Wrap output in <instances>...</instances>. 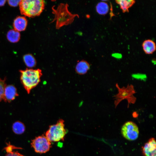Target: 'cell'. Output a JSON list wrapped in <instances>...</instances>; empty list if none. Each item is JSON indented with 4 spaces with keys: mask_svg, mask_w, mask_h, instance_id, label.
Instances as JSON below:
<instances>
[{
    "mask_svg": "<svg viewBox=\"0 0 156 156\" xmlns=\"http://www.w3.org/2000/svg\"><path fill=\"white\" fill-rule=\"evenodd\" d=\"M20 72L21 83L27 93L29 94L31 90L40 82L42 75V70L39 69L27 68L24 70H21Z\"/></svg>",
    "mask_w": 156,
    "mask_h": 156,
    "instance_id": "1",
    "label": "cell"
},
{
    "mask_svg": "<svg viewBox=\"0 0 156 156\" xmlns=\"http://www.w3.org/2000/svg\"><path fill=\"white\" fill-rule=\"evenodd\" d=\"M22 14L29 17L39 16L44 8V3L42 0H22L19 3Z\"/></svg>",
    "mask_w": 156,
    "mask_h": 156,
    "instance_id": "2",
    "label": "cell"
},
{
    "mask_svg": "<svg viewBox=\"0 0 156 156\" xmlns=\"http://www.w3.org/2000/svg\"><path fill=\"white\" fill-rule=\"evenodd\" d=\"M64 120L59 119L55 124L49 126L45 136L51 142L63 141L66 133Z\"/></svg>",
    "mask_w": 156,
    "mask_h": 156,
    "instance_id": "3",
    "label": "cell"
},
{
    "mask_svg": "<svg viewBox=\"0 0 156 156\" xmlns=\"http://www.w3.org/2000/svg\"><path fill=\"white\" fill-rule=\"evenodd\" d=\"M116 87L118 89V93L113 96L114 97V104L115 108L121 101L124 99L127 100L128 102V108L130 104H134L135 103L136 98L133 94L136 92L132 85L128 84L126 87H123L120 88L117 83Z\"/></svg>",
    "mask_w": 156,
    "mask_h": 156,
    "instance_id": "4",
    "label": "cell"
},
{
    "mask_svg": "<svg viewBox=\"0 0 156 156\" xmlns=\"http://www.w3.org/2000/svg\"><path fill=\"white\" fill-rule=\"evenodd\" d=\"M67 5V4H62L59 5L56 10L53 9L55 16L54 21L57 20V28L70 23L75 16V15L69 12Z\"/></svg>",
    "mask_w": 156,
    "mask_h": 156,
    "instance_id": "5",
    "label": "cell"
},
{
    "mask_svg": "<svg viewBox=\"0 0 156 156\" xmlns=\"http://www.w3.org/2000/svg\"><path fill=\"white\" fill-rule=\"evenodd\" d=\"M121 132L123 137L130 141L136 140L139 133L138 126L132 121H128L125 122L122 127Z\"/></svg>",
    "mask_w": 156,
    "mask_h": 156,
    "instance_id": "6",
    "label": "cell"
},
{
    "mask_svg": "<svg viewBox=\"0 0 156 156\" xmlns=\"http://www.w3.org/2000/svg\"><path fill=\"white\" fill-rule=\"evenodd\" d=\"M31 144L36 152L40 154L48 152L51 147V142L43 135L36 137Z\"/></svg>",
    "mask_w": 156,
    "mask_h": 156,
    "instance_id": "7",
    "label": "cell"
},
{
    "mask_svg": "<svg viewBox=\"0 0 156 156\" xmlns=\"http://www.w3.org/2000/svg\"><path fill=\"white\" fill-rule=\"evenodd\" d=\"M144 156H156V143L154 138H150L142 147Z\"/></svg>",
    "mask_w": 156,
    "mask_h": 156,
    "instance_id": "8",
    "label": "cell"
},
{
    "mask_svg": "<svg viewBox=\"0 0 156 156\" xmlns=\"http://www.w3.org/2000/svg\"><path fill=\"white\" fill-rule=\"evenodd\" d=\"M18 96L17 89L13 85H6L4 91L3 99L5 102H10Z\"/></svg>",
    "mask_w": 156,
    "mask_h": 156,
    "instance_id": "9",
    "label": "cell"
},
{
    "mask_svg": "<svg viewBox=\"0 0 156 156\" xmlns=\"http://www.w3.org/2000/svg\"><path fill=\"white\" fill-rule=\"evenodd\" d=\"M27 20L26 18L23 16H18L14 20L13 26L15 30L17 31L24 30L27 26Z\"/></svg>",
    "mask_w": 156,
    "mask_h": 156,
    "instance_id": "10",
    "label": "cell"
},
{
    "mask_svg": "<svg viewBox=\"0 0 156 156\" xmlns=\"http://www.w3.org/2000/svg\"><path fill=\"white\" fill-rule=\"evenodd\" d=\"M142 47L144 51L146 54H152L156 50L155 43L150 39L144 41L142 43Z\"/></svg>",
    "mask_w": 156,
    "mask_h": 156,
    "instance_id": "11",
    "label": "cell"
},
{
    "mask_svg": "<svg viewBox=\"0 0 156 156\" xmlns=\"http://www.w3.org/2000/svg\"><path fill=\"white\" fill-rule=\"evenodd\" d=\"M90 65L86 61L82 60L77 63L75 68L77 73L79 75H83L87 73L90 69Z\"/></svg>",
    "mask_w": 156,
    "mask_h": 156,
    "instance_id": "12",
    "label": "cell"
},
{
    "mask_svg": "<svg viewBox=\"0 0 156 156\" xmlns=\"http://www.w3.org/2000/svg\"><path fill=\"white\" fill-rule=\"evenodd\" d=\"M116 2L120 6V8L123 12H129V8L135 3L133 0H117Z\"/></svg>",
    "mask_w": 156,
    "mask_h": 156,
    "instance_id": "13",
    "label": "cell"
},
{
    "mask_svg": "<svg viewBox=\"0 0 156 156\" xmlns=\"http://www.w3.org/2000/svg\"><path fill=\"white\" fill-rule=\"evenodd\" d=\"M109 9L108 5L105 2L102 1L99 3L96 6V12L101 15L106 14L108 12Z\"/></svg>",
    "mask_w": 156,
    "mask_h": 156,
    "instance_id": "14",
    "label": "cell"
},
{
    "mask_svg": "<svg viewBox=\"0 0 156 156\" xmlns=\"http://www.w3.org/2000/svg\"><path fill=\"white\" fill-rule=\"evenodd\" d=\"M7 36L8 40L10 42H16L19 40L20 34L19 31L15 29H11L8 31Z\"/></svg>",
    "mask_w": 156,
    "mask_h": 156,
    "instance_id": "15",
    "label": "cell"
},
{
    "mask_svg": "<svg viewBox=\"0 0 156 156\" xmlns=\"http://www.w3.org/2000/svg\"><path fill=\"white\" fill-rule=\"evenodd\" d=\"M12 128L13 131L14 133L17 134H21L25 131V126L21 122L17 121L13 124Z\"/></svg>",
    "mask_w": 156,
    "mask_h": 156,
    "instance_id": "16",
    "label": "cell"
},
{
    "mask_svg": "<svg viewBox=\"0 0 156 156\" xmlns=\"http://www.w3.org/2000/svg\"><path fill=\"white\" fill-rule=\"evenodd\" d=\"M23 60L26 65L28 67L31 68L35 66L36 62L35 58L30 54L25 55L23 57Z\"/></svg>",
    "mask_w": 156,
    "mask_h": 156,
    "instance_id": "17",
    "label": "cell"
},
{
    "mask_svg": "<svg viewBox=\"0 0 156 156\" xmlns=\"http://www.w3.org/2000/svg\"><path fill=\"white\" fill-rule=\"evenodd\" d=\"M15 147L11 145H8L5 148L7 152L5 156H24L17 151H13L14 149L16 148Z\"/></svg>",
    "mask_w": 156,
    "mask_h": 156,
    "instance_id": "18",
    "label": "cell"
},
{
    "mask_svg": "<svg viewBox=\"0 0 156 156\" xmlns=\"http://www.w3.org/2000/svg\"><path fill=\"white\" fill-rule=\"evenodd\" d=\"M6 86L5 79H0V101L3 99L4 89Z\"/></svg>",
    "mask_w": 156,
    "mask_h": 156,
    "instance_id": "19",
    "label": "cell"
},
{
    "mask_svg": "<svg viewBox=\"0 0 156 156\" xmlns=\"http://www.w3.org/2000/svg\"><path fill=\"white\" fill-rule=\"evenodd\" d=\"M20 1L21 0H8V1L10 6L15 7L19 4Z\"/></svg>",
    "mask_w": 156,
    "mask_h": 156,
    "instance_id": "20",
    "label": "cell"
},
{
    "mask_svg": "<svg viewBox=\"0 0 156 156\" xmlns=\"http://www.w3.org/2000/svg\"><path fill=\"white\" fill-rule=\"evenodd\" d=\"M5 0H0V6L3 5L5 3Z\"/></svg>",
    "mask_w": 156,
    "mask_h": 156,
    "instance_id": "21",
    "label": "cell"
}]
</instances>
